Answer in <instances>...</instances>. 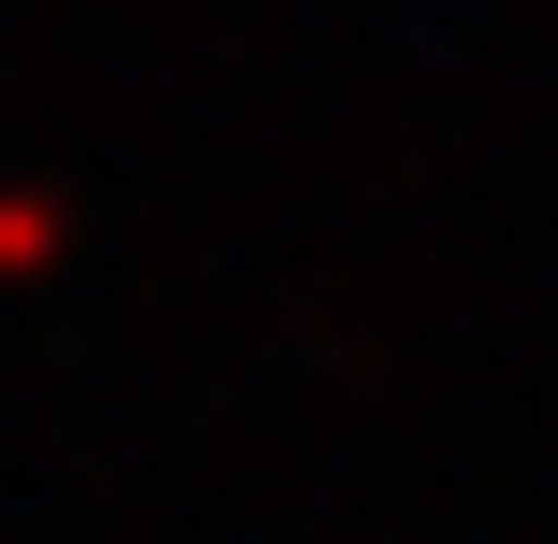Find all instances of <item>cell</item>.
I'll return each instance as SVG.
<instances>
[]
</instances>
